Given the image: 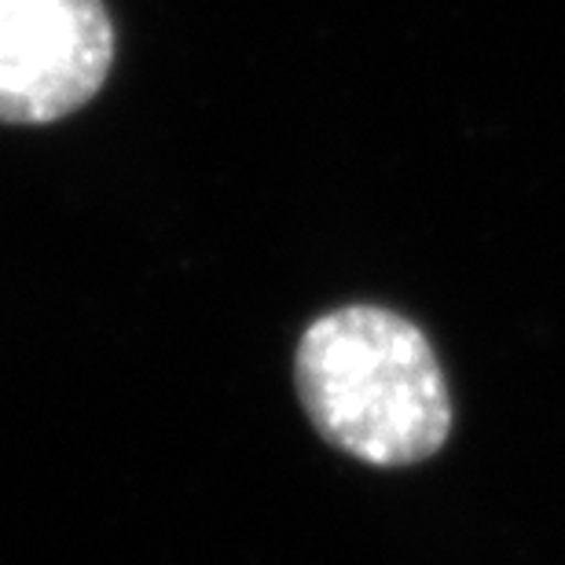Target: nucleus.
<instances>
[{
	"label": "nucleus",
	"mask_w": 565,
	"mask_h": 565,
	"mask_svg": "<svg viewBox=\"0 0 565 565\" xmlns=\"http://www.w3.org/2000/svg\"><path fill=\"white\" fill-rule=\"evenodd\" d=\"M294 390L323 445L379 470L434 459L456 426L429 334L386 305L353 301L316 316L294 349Z\"/></svg>",
	"instance_id": "f257e3e1"
},
{
	"label": "nucleus",
	"mask_w": 565,
	"mask_h": 565,
	"mask_svg": "<svg viewBox=\"0 0 565 565\" xmlns=\"http://www.w3.org/2000/svg\"><path fill=\"white\" fill-rule=\"evenodd\" d=\"M115 66L104 0H0V121L49 126L96 99Z\"/></svg>",
	"instance_id": "f03ea898"
}]
</instances>
